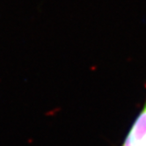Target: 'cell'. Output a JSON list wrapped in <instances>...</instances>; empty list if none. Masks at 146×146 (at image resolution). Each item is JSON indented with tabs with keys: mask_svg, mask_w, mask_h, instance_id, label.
<instances>
[{
	"mask_svg": "<svg viewBox=\"0 0 146 146\" xmlns=\"http://www.w3.org/2000/svg\"><path fill=\"white\" fill-rule=\"evenodd\" d=\"M146 139V104L139 113L121 146H139Z\"/></svg>",
	"mask_w": 146,
	"mask_h": 146,
	"instance_id": "6da1fadb",
	"label": "cell"
},
{
	"mask_svg": "<svg viewBox=\"0 0 146 146\" xmlns=\"http://www.w3.org/2000/svg\"><path fill=\"white\" fill-rule=\"evenodd\" d=\"M139 146H146V139L143 140V142H142V143Z\"/></svg>",
	"mask_w": 146,
	"mask_h": 146,
	"instance_id": "7a4b0ae2",
	"label": "cell"
}]
</instances>
